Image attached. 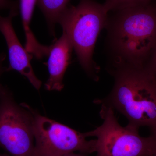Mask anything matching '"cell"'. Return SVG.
I'll list each match as a JSON object with an SVG mask.
<instances>
[{
    "mask_svg": "<svg viewBox=\"0 0 156 156\" xmlns=\"http://www.w3.org/2000/svg\"><path fill=\"white\" fill-rule=\"evenodd\" d=\"M105 27L108 69L145 66L146 58L156 46V8L148 3L115 11Z\"/></svg>",
    "mask_w": 156,
    "mask_h": 156,
    "instance_id": "1",
    "label": "cell"
},
{
    "mask_svg": "<svg viewBox=\"0 0 156 156\" xmlns=\"http://www.w3.org/2000/svg\"><path fill=\"white\" fill-rule=\"evenodd\" d=\"M114 85L108 96L95 100L116 110L127 118L129 126L156 129V78L146 66L109 69Z\"/></svg>",
    "mask_w": 156,
    "mask_h": 156,
    "instance_id": "2",
    "label": "cell"
},
{
    "mask_svg": "<svg viewBox=\"0 0 156 156\" xmlns=\"http://www.w3.org/2000/svg\"><path fill=\"white\" fill-rule=\"evenodd\" d=\"M108 12L93 0H80L76 6H68L58 19L80 64L87 74L97 80L98 67L92 59L96 41L106 27Z\"/></svg>",
    "mask_w": 156,
    "mask_h": 156,
    "instance_id": "3",
    "label": "cell"
},
{
    "mask_svg": "<svg viewBox=\"0 0 156 156\" xmlns=\"http://www.w3.org/2000/svg\"><path fill=\"white\" fill-rule=\"evenodd\" d=\"M101 105L100 126L84 133L86 137L94 136L95 156H152L155 140L152 135L143 137L138 128L120 125L110 106Z\"/></svg>",
    "mask_w": 156,
    "mask_h": 156,
    "instance_id": "4",
    "label": "cell"
},
{
    "mask_svg": "<svg viewBox=\"0 0 156 156\" xmlns=\"http://www.w3.org/2000/svg\"><path fill=\"white\" fill-rule=\"evenodd\" d=\"M0 147L10 156H35L33 116L23 104L0 86Z\"/></svg>",
    "mask_w": 156,
    "mask_h": 156,
    "instance_id": "5",
    "label": "cell"
},
{
    "mask_svg": "<svg viewBox=\"0 0 156 156\" xmlns=\"http://www.w3.org/2000/svg\"><path fill=\"white\" fill-rule=\"evenodd\" d=\"M33 116L35 156H61L73 152H95V140H87L80 133L40 114L26 104Z\"/></svg>",
    "mask_w": 156,
    "mask_h": 156,
    "instance_id": "6",
    "label": "cell"
},
{
    "mask_svg": "<svg viewBox=\"0 0 156 156\" xmlns=\"http://www.w3.org/2000/svg\"><path fill=\"white\" fill-rule=\"evenodd\" d=\"M18 14V8H16L10 10L8 17L0 15V32L5 39L9 50V65L6 72L17 71L27 78L36 89L39 90L42 82L37 77L31 65L33 56L22 47L12 25V19Z\"/></svg>",
    "mask_w": 156,
    "mask_h": 156,
    "instance_id": "7",
    "label": "cell"
},
{
    "mask_svg": "<svg viewBox=\"0 0 156 156\" xmlns=\"http://www.w3.org/2000/svg\"><path fill=\"white\" fill-rule=\"evenodd\" d=\"M73 50L72 45L64 33L50 46L48 61L49 78L45 84L47 90L60 91L63 89V78L69 64Z\"/></svg>",
    "mask_w": 156,
    "mask_h": 156,
    "instance_id": "8",
    "label": "cell"
},
{
    "mask_svg": "<svg viewBox=\"0 0 156 156\" xmlns=\"http://www.w3.org/2000/svg\"><path fill=\"white\" fill-rule=\"evenodd\" d=\"M70 0H37L38 5L44 15L51 35L55 36V25Z\"/></svg>",
    "mask_w": 156,
    "mask_h": 156,
    "instance_id": "9",
    "label": "cell"
},
{
    "mask_svg": "<svg viewBox=\"0 0 156 156\" xmlns=\"http://www.w3.org/2000/svg\"><path fill=\"white\" fill-rule=\"evenodd\" d=\"M150 0H105L103 4L107 11H119L122 9L144 5L149 2Z\"/></svg>",
    "mask_w": 156,
    "mask_h": 156,
    "instance_id": "10",
    "label": "cell"
},
{
    "mask_svg": "<svg viewBox=\"0 0 156 156\" xmlns=\"http://www.w3.org/2000/svg\"><path fill=\"white\" fill-rule=\"evenodd\" d=\"M37 0H20V10L23 25L28 27L31 20L35 6Z\"/></svg>",
    "mask_w": 156,
    "mask_h": 156,
    "instance_id": "11",
    "label": "cell"
},
{
    "mask_svg": "<svg viewBox=\"0 0 156 156\" xmlns=\"http://www.w3.org/2000/svg\"><path fill=\"white\" fill-rule=\"evenodd\" d=\"M18 2L11 0H0V9L18 8Z\"/></svg>",
    "mask_w": 156,
    "mask_h": 156,
    "instance_id": "12",
    "label": "cell"
},
{
    "mask_svg": "<svg viewBox=\"0 0 156 156\" xmlns=\"http://www.w3.org/2000/svg\"><path fill=\"white\" fill-rule=\"evenodd\" d=\"M146 67L152 73L156 78V46L152 55L150 62L147 66Z\"/></svg>",
    "mask_w": 156,
    "mask_h": 156,
    "instance_id": "13",
    "label": "cell"
},
{
    "mask_svg": "<svg viewBox=\"0 0 156 156\" xmlns=\"http://www.w3.org/2000/svg\"><path fill=\"white\" fill-rule=\"evenodd\" d=\"M6 55L5 53H0V77L2 74L3 73L6 72V68L3 66V63L5 59ZM2 84H0V86Z\"/></svg>",
    "mask_w": 156,
    "mask_h": 156,
    "instance_id": "14",
    "label": "cell"
},
{
    "mask_svg": "<svg viewBox=\"0 0 156 156\" xmlns=\"http://www.w3.org/2000/svg\"><path fill=\"white\" fill-rule=\"evenodd\" d=\"M151 131V135L153 136L155 140V147L154 149L153 154L152 156H156V129L152 130Z\"/></svg>",
    "mask_w": 156,
    "mask_h": 156,
    "instance_id": "15",
    "label": "cell"
},
{
    "mask_svg": "<svg viewBox=\"0 0 156 156\" xmlns=\"http://www.w3.org/2000/svg\"><path fill=\"white\" fill-rule=\"evenodd\" d=\"M87 154L82 153L80 152H73L71 153L66 154L61 156H88Z\"/></svg>",
    "mask_w": 156,
    "mask_h": 156,
    "instance_id": "16",
    "label": "cell"
},
{
    "mask_svg": "<svg viewBox=\"0 0 156 156\" xmlns=\"http://www.w3.org/2000/svg\"><path fill=\"white\" fill-rule=\"evenodd\" d=\"M0 156H10L9 154L7 153L2 154L0 153Z\"/></svg>",
    "mask_w": 156,
    "mask_h": 156,
    "instance_id": "17",
    "label": "cell"
}]
</instances>
